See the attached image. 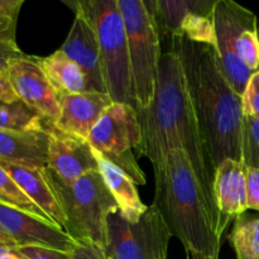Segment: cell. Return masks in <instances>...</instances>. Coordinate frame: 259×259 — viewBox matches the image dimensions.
Segmentation results:
<instances>
[{
	"label": "cell",
	"instance_id": "obj_1",
	"mask_svg": "<svg viewBox=\"0 0 259 259\" xmlns=\"http://www.w3.org/2000/svg\"><path fill=\"white\" fill-rule=\"evenodd\" d=\"M137 113L142 129L139 154L148 158L153 169H157L171 151L186 152L211 215L215 232L222 239L227 227L215 201V167L197 125L176 52L169 50L162 53L153 100L148 108L139 109Z\"/></svg>",
	"mask_w": 259,
	"mask_h": 259
},
{
	"label": "cell",
	"instance_id": "obj_2",
	"mask_svg": "<svg viewBox=\"0 0 259 259\" xmlns=\"http://www.w3.org/2000/svg\"><path fill=\"white\" fill-rule=\"evenodd\" d=\"M171 38V51L181 62L187 94L215 169L224 159L242 161V99L223 73L217 50L182 34Z\"/></svg>",
	"mask_w": 259,
	"mask_h": 259
},
{
	"label": "cell",
	"instance_id": "obj_3",
	"mask_svg": "<svg viewBox=\"0 0 259 259\" xmlns=\"http://www.w3.org/2000/svg\"><path fill=\"white\" fill-rule=\"evenodd\" d=\"M154 205L161 211L172 237L181 240L189 255L219 258L222 239L217 235L199 181L189 156L174 149L154 169Z\"/></svg>",
	"mask_w": 259,
	"mask_h": 259
},
{
	"label": "cell",
	"instance_id": "obj_4",
	"mask_svg": "<svg viewBox=\"0 0 259 259\" xmlns=\"http://www.w3.org/2000/svg\"><path fill=\"white\" fill-rule=\"evenodd\" d=\"M50 184L65 218L63 232L76 243L106 245L108 219L119 210L100 172L93 171L73 182H65L47 168Z\"/></svg>",
	"mask_w": 259,
	"mask_h": 259
},
{
	"label": "cell",
	"instance_id": "obj_5",
	"mask_svg": "<svg viewBox=\"0 0 259 259\" xmlns=\"http://www.w3.org/2000/svg\"><path fill=\"white\" fill-rule=\"evenodd\" d=\"M98 38L106 93L114 103L136 108L125 24L118 0H77Z\"/></svg>",
	"mask_w": 259,
	"mask_h": 259
},
{
	"label": "cell",
	"instance_id": "obj_6",
	"mask_svg": "<svg viewBox=\"0 0 259 259\" xmlns=\"http://www.w3.org/2000/svg\"><path fill=\"white\" fill-rule=\"evenodd\" d=\"M128 39L136 110L151 105L161 60V37L144 0H118Z\"/></svg>",
	"mask_w": 259,
	"mask_h": 259
},
{
	"label": "cell",
	"instance_id": "obj_7",
	"mask_svg": "<svg viewBox=\"0 0 259 259\" xmlns=\"http://www.w3.org/2000/svg\"><path fill=\"white\" fill-rule=\"evenodd\" d=\"M106 259H167L172 234L157 205L147 206L137 222H128L119 210L109 217Z\"/></svg>",
	"mask_w": 259,
	"mask_h": 259
},
{
	"label": "cell",
	"instance_id": "obj_8",
	"mask_svg": "<svg viewBox=\"0 0 259 259\" xmlns=\"http://www.w3.org/2000/svg\"><path fill=\"white\" fill-rule=\"evenodd\" d=\"M89 143L108 161L123 169L137 185L147 179L133 154L142 143V129L136 108L129 104L113 103L89 137Z\"/></svg>",
	"mask_w": 259,
	"mask_h": 259
},
{
	"label": "cell",
	"instance_id": "obj_9",
	"mask_svg": "<svg viewBox=\"0 0 259 259\" xmlns=\"http://www.w3.org/2000/svg\"><path fill=\"white\" fill-rule=\"evenodd\" d=\"M212 20L220 67L235 93L242 96L253 72L238 57L237 40L244 30L258 28V19L254 13L237 2L215 0Z\"/></svg>",
	"mask_w": 259,
	"mask_h": 259
},
{
	"label": "cell",
	"instance_id": "obj_10",
	"mask_svg": "<svg viewBox=\"0 0 259 259\" xmlns=\"http://www.w3.org/2000/svg\"><path fill=\"white\" fill-rule=\"evenodd\" d=\"M8 75L18 99L34 110L50 125L60 116V95L48 80L35 56L14 58Z\"/></svg>",
	"mask_w": 259,
	"mask_h": 259
},
{
	"label": "cell",
	"instance_id": "obj_11",
	"mask_svg": "<svg viewBox=\"0 0 259 259\" xmlns=\"http://www.w3.org/2000/svg\"><path fill=\"white\" fill-rule=\"evenodd\" d=\"M0 232L15 247H43L70 253L76 242L48 220L0 201Z\"/></svg>",
	"mask_w": 259,
	"mask_h": 259
},
{
	"label": "cell",
	"instance_id": "obj_12",
	"mask_svg": "<svg viewBox=\"0 0 259 259\" xmlns=\"http://www.w3.org/2000/svg\"><path fill=\"white\" fill-rule=\"evenodd\" d=\"M47 168L65 182H73L80 177L99 171L93 147L88 141L65 133L55 126H47Z\"/></svg>",
	"mask_w": 259,
	"mask_h": 259
},
{
	"label": "cell",
	"instance_id": "obj_13",
	"mask_svg": "<svg viewBox=\"0 0 259 259\" xmlns=\"http://www.w3.org/2000/svg\"><path fill=\"white\" fill-rule=\"evenodd\" d=\"M68 5H71L75 12V19L60 50L82 68L88 83V91L106 93L95 30L76 2L68 3Z\"/></svg>",
	"mask_w": 259,
	"mask_h": 259
},
{
	"label": "cell",
	"instance_id": "obj_14",
	"mask_svg": "<svg viewBox=\"0 0 259 259\" xmlns=\"http://www.w3.org/2000/svg\"><path fill=\"white\" fill-rule=\"evenodd\" d=\"M113 103L106 93L85 91L60 95V116L52 126L89 141L93 128Z\"/></svg>",
	"mask_w": 259,
	"mask_h": 259
},
{
	"label": "cell",
	"instance_id": "obj_15",
	"mask_svg": "<svg viewBox=\"0 0 259 259\" xmlns=\"http://www.w3.org/2000/svg\"><path fill=\"white\" fill-rule=\"evenodd\" d=\"M214 195L225 227L248 210L245 166L242 161L224 159L215 169Z\"/></svg>",
	"mask_w": 259,
	"mask_h": 259
},
{
	"label": "cell",
	"instance_id": "obj_16",
	"mask_svg": "<svg viewBox=\"0 0 259 259\" xmlns=\"http://www.w3.org/2000/svg\"><path fill=\"white\" fill-rule=\"evenodd\" d=\"M48 132H24L0 128V161L32 168L48 163Z\"/></svg>",
	"mask_w": 259,
	"mask_h": 259
},
{
	"label": "cell",
	"instance_id": "obj_17",
	"mask_svg": "<svg viewBox=\"0 0 259 259\" xmlns=\"http://www.w3.org/2000/svg\"><path fill=\"white\" fill-rule=\"evenodd\" d=\"M0 164L23 190V192L47 215L48 219L63 230L65 218L48 180L47 167L32 168L3 161H0Z\"/></svg>",
	"mask_w": 259,
	"mask_h": 259
},
{
	"label": "cell",
	"instance_id": "obj_18",
	"mask_svg": "<svg viewBox=\"0 0 259 259\" xmlns=\"http://www.w3.org/2000/svg\"><path fill=\"white\" fill-rule=\"evenodd\" d=\"M94 154L98 162L99 172L106 187L115 199L120 215L128 222H137L147 209L139 197L136 186L137 184L123 169L119 168L113 162L108 161L95 149H94Z\"/></svg>",
	"mask_w": 259,
	"mask_h": 259
},
{
	"label": "cell",
	"instance_id": "obj_19",
	"mask_svg": "<svg viewBox=\"0 0 259 259\" xmlns=\"http://www.w3.org/2000/svg\"><path fill=\"white\" fill-rule=\"evenodd\" d=\"M153 14L154 23L161 35L181 34L185 18L190 14L211 17L215 0H144Z\"/></svg>",
	"mask_w": 259,
	"mask_h": 259
},
{
	"label": "cell",
	"instance_id": "obj_20",
	"mask_svg": "<svg viewBox=\"0 0 259 259\" xmlns=\"http://www.w3.org/2000/svg\"><path fill=\"white\" fill-rule=\"evenodd\" d=\"M38 62L58 95L88 91V83L82 68L61 50H57L47 57H38Z\"/></svg>",
	"mask_w": 259,
	"mask_h": 259
},
{
	"label": "cell",
	"instance_id": "obj_21",
	"mask_svg": "<svg viewBox=\"0 0 259 259\" xmlns=\"http://www.w3.org/2000/svg\"><path fill=\"white\" fill-rule=\"evenodd\" d=\"M229 240L237 259H259V217H238Z\"/></svg>",
	"mask_w": 259,
	"mask_h": 259
},
{
	"label": "cell",
	"instance_id": "obj_22",
	"mask_svg": "<svg viewBox=\"0 0 259 259\" xmlns=\"http://www.w3.org/2000/svg\"><path fill=\"white\" fill-rule=\"evenodd\" d=\"M48 124L23 101L0 100V128L24 132H46Z\"/></svg>",
	"mask_w": 259,
	"mask_h": 259
},
{
	"label": "cell",
	"instance_id": "obj_23",
	"mask_svg": "<svg viewBox=\"0 0 259 259\" xmlns=\"http://www.w3.org/2000/svg\"><path fill=\"white\" fill-rule=\"evenodd\" d=\"M0 201L23 210L25 212H29L34 217L40 218V219L51 222L47 215L15 184V181L10 177V175L3 168L2 164H0Z\"/></svg>",
	"mask_w": 259,
	"mask_h": 259
},
{
	"label": "cell",
	"instance_id": "obj_24",
	"mask_svg": "<svg viewBox=\"0 0 259 259\" xmlns=\"http://www.w3.org/2000/svg\"><path fill=\"white\" fill-rule=\"evenodd\" d=\"M181 34L189 38L192 42L200 43V45H207L212 46V47H215L217 45L212 15L211 17L202 14L187 15L182 23Z\"/></svg>",
	"mask_w": 259,
	"mask_h": 259
},
{
	"label": "cell",
	"instance_id": "obj_25",
	"mask_svg": "<svg viewBox=\"0 0 259 259\" xmlns=\"http://www.w3.org/2000/svg\"><path fill=\"white\" fill-rule=\"evenodd\" d=\"M242 162L245 167L259 168V118L244 116Z\"/></svg>",
	"mask_w": 259,
	"mask_h": 259
},
{
	"label": "cell",
	"instance_id": "obj_26",
	"mask_svg": "<svg viewBox=\"0 0 259 259\" xmlns=\"http://www.w3.org/2000/svg\"><path fill=\"white\" fill-rule=\"evenodd\" d=\"M237 53L243 63L252 72L259 71V34L258 28L247 29L237 40Z\"/></svg>",
	"mask_w": 259,
	"mask_h": 259
},
{
	"label": "cell",
	"instance_id": "obj_27",
	"mask_svg": "<svg viewBox=\"0 0 259 259\" xmlns=\"http://www.w3.org/2000/svg\"><path fill=\"white\" fill-rule=\"evenodd\" d=\"M240 99L243 115L259 118V71L252 73Z\"/></svg>",
	"mask_w": 259,
	"mask_h": 259
},
{
	"label": "cell",
	"instance_id": "obj_28",
	"mask_svg": "<svg viewBox=\"0 0 259 259\" xmlns=\"http://www.w3.org/2000/svg\"><path fill=\"white\" fill-rule=\"evenodd\" d=\"M25 53L17 45L14 38L0 33V71H8L10 62L14 58L22 57Z\"/></svg>",
	"mask_w": 259,
	"mask_h": 259
},
{
	"label": "cell",
	"instance_id": "obj_29",
	"mask_svg": "<svg viewBox=\"0 0 259 259\" xmlns=\"http://www.w3.org/2000/svg\"><path fill=\"white\" fill-rule=\"evenodd\" d=\"M23 259H71L70 253L43 247H19L13 249Z\"/></svg>",
	"mask_w": 259,
	"mask_h": 259
},
{
	"label": "cell",
	"instance_id": "obj_30",
	"mask_svg": "<svg viewBox=\"0 0 259 259\" xmlns=\"http://www.w3.org/2000/svg\"><path fill=\"white\" fill-rule=\"evenodd\" d=\"M245 181L248 210H255L259 212V168L245 167Z\"/></svg>",
	"mask_w": 259,
	"mask_h": 259
},
{
	"label": "cell",
	"instance_id": "obj_31",
	"mask_svg": "<svg viewBox=\"0 0 259 259\" xmlns=\"http://www.w3.org/2000/svg\"><path fill=\"white\" fill-rule=\"evenodd\" d=\"M71 259H106L103 248L94 243H76L70 252Z\"/></svg>",
	"mask_w": 259,
	"mask_h": 259
},
{
	"label": "cell",
	"instance_id": "obj_32",
	"mask_svg": "<svg viewBox=\"0 0 259 259\" xmlns=\"http://www.w3.org/2000/svg\"><path fill=\"white\" fill-rule=\"evenodd\" d=\"M0 100L7 103H14L19 100L9 80L8 71H0Z\"/></svg>",
	"mask_w": 259,
	"mask_h": 259
},
{
	"label": "cell",
	"instance_id": "obj_33",
	"mask_svg": "<svg viewBox=\"0 0 259 259\" xmlns=\"http://www.w3.org/2000/svg\"><path fill=\"white\" fill-rule=\"evenodd\" d=\"M0 248H4V249H15V244L4 234V233L0 232Z\"/></svg>",
	"mask_w": 259,
	"mask_h": 259
},
{
	"label": "cell",
	"instance_id": "obj_34",
	"mask_svg": "<svg viewBox=\"0 0 259 259\" xmlns=\"http://www.w3.org/2000/svg\"><path fill=\"white\" fill-rule=\"evenodd\" d=\"M0 259H23L20 255H18L17 253H14L13 250H8L4 254L0 255Z\"/></svg>",
	"mask_w": 259,
	"mask_h": 259
},
{
	"label": "cell",
	"instance_id": "obj_35",
	"mask_svg": "<svg viewBox=\"0 0 259 259\" xmlns=\"http://www.w3.org/2000/svg\"><path fill=\"white\" fill-rule=\"evenodd\" d=\"M191 259H219V258H205V257H199V255H191Z\"/></svg>",
	"mask_w": 259,
	"mask_h": 259
},
{
	"label": "cell",
	"instance_id": "obj_36",
	"mask_svg": "<svg viewBox=\"0 0 259 259\" xmlns=\"http://www.w3.org/2000/svg\"><path fill=\"white\" fill-rule=\"evenodd\" d=\"M8 250H10V249H4V248H0V255H3L5 252H8Z\"/></svg>",
	"mask_w": 259,
	"mask_h": 259
},
{
	"label": "cell",
	"instance_id": "obj_37",
	"mask_svg": "<svg viewBox=\"0 0 259 259\" xmlns=\"http://www.w3.org/2000/svg\"><path fill=\"white\" fill-rule=\"evenodd\" d=\"M258 34H259V20H258Z\"/></svg>",
	"mask_w": 259,
	"mask_h": 259
}]
</instances>
